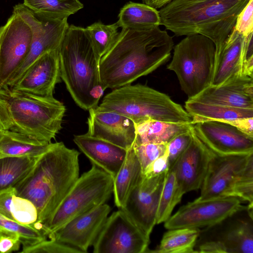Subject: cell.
Listing matches in <instances>:
<instances>
[{
  "instance_id": "6da1fadb",
  "label": "cell",
  "mask_w": 253,
  "mask_h": 253,
  "mask_svg": "<svg viewBox=\"0 0 253 253\" xmlns=\"http://www.w3.org/2000/svg\"><path fill=\"white\" fill-rule=\"evenodd\" d=\"M173 46L172 37L159 27L122 29L99 61L104 90L130 84L152 73L169 59Z\"/></svg>"
},
{
  "instance_id": "7a4b0ae2",
  "label": "cell",
  "mask_w": 253,
  "mask_h": 253,
  "mask_svg": "<svg viewBox=\"0 0 253 253\" xmlns=\"http://www.w3.org/2000/svg\"><path fill=\"white\" fill-rule=\"evenodd\" d=\"M80 152L62 142L53 143L13 187L16 194L31 201L37 208L39 222L51 218L79 177Z\"/></svg>"
},
{
  "instance_id": "3957f363",
  "label": "cell",
  "mask_w": 253,
  "mask_h": 253,
  "mask_svg": "<svg viewBox=\"0 0 253 253\" xmlns=\"http://www.w3.org/2000/svg\"><path fill=\"white\" fill-rule=\"evenodd\" d=\"M249 0H172L159 10L161 25L176 36H205L214 44L215 55Z\"/></svg>"
},
{
  "instance_id": "277c9868",
  "label": "cell",
  "mask_w": 253,
  "mask_h": 253,
  "mask_svg": "<svg viewBox=\"0 0 253 253\" xmlns=\"http://www.w3.org/2000/svg\"><path fill=\"white\" fill-rule=\"evenodd\" d=\"M61 80L76 104L88 111L104 90L97 55L85 28L69 25L58 48Z\"/></svg>"
},
{
  "instance_id": "5b68a950",
  "label": "cell",
  "mask_w": 253,
  "mask_h": 253,
  "mask_svg": "<svg viewBox=\"0 0 253 253\" xmlns=\"http://www.w3.org/2000/svg\"><path fill=\"white\" fill-rule=\"evenodd\" d=\"M64 104L4 87L0 89V128L51 143L62 128Z\"/></svg>"
},
{
  "instance_id": "8992f818",
  "label": "cell",
  "mask_w": 253,
  "mask_h": 253,
  "mask_svg": "<svg viewBox=\"0 0 253 253\" xmlns=\"http://www.w3.org/2000/svg\"><path fill=\"white\" fill-rule=\"evenodd\" d=\"M99 111L115 113L136 124L149 119L176 124H191L192 118L167 94L141 84L113 89L99 106Z\"/></svg>"
},
{
  "instance_id": "52a82bcc",
  "label": "cell",
  "mask_w": 253,
  "mask_h": 253,
  "mask_svg": "<svg viewBox=\"0 0 253 253\" xmlns=\"http://www.w3.org/2000/svg\"><path fill=\"white\" fill-rule=\"evenodd\" d=\"M215 54L213 42L201 35L187 36L174 46L167 69L175 73L188 99L211 85Z\"/></svg>"
},
{
  "instance_id": "ba28073f",
  "label": "cell",
  "mask_w": 253,
  "mask_h": 253,
  "mask_svg": "<svg viewBox=\"0 0 253 253\" xmlns=\"http://www.w3.org/2000/svg\"><path fill=\"white\" fill-rule=\"evenodd\" d=\"M113 193V179L92 164L83 173L60 204L49 221L43 225L48 237L71 219L103 205Z\"/></svg>"
},
{
  "instance_id": "9c48e42d",
  "label": "cell",
  "mask_w": 253,
  "mask_h": 253,
  "mask_svg": "<svg viewBox=\"0 0 253 253\" xmlns=\"http://www.w3.org/2000/svg\"><path fill=\"white\" fill-rule=\"evenodd\" d=\"M199 253H253V206L241 205L218 222L200 229Z\"/></svg>"
},
{
  "instance_id": "30bf717a",
  "label": "cell",
  "mask_w": 253,
  "mask_h": 253,
  "mask_svg": "<svg viewBox=\"0 0 253 253\" xmlns=\"http://www.w3.org/2000/svg\"><path fill=\"white\" fill-rule=\"evenodd\" d=\"M13 12L18 14L30 26L33 37L28 54L5 87H11L22 77L31 64L46 52L58 49L69 26L67 19H56L37 13L19 3Z\"/></svg>"
},
{
  "instance_id": "8fae6325",
  "label": "cell",
  "mask_w": 253,
  "mask_h": 253,
  "mask_svg": "<svg viewBox=\"0 0 253 253\" xmlns=\"http://www.w3.org/2000/svg\"><path fill=\"white\" fill-rule=\"evenodd\" d=\"M147 236L121 209L108 216L94 242V253H148Z\"/></svg>"
},
{
  "instance_id": "7c38bea8",
  "label": "cell",
  "mask_w": 253,
  "mask_h": 253,
  "mask_svg": "<svg viewBox=\"0 0 253 253\" xmlns=\"http://www.w3.org/2000/svg\"><path fill=\"white\" fill-rule=\"evenodd\" d=\"M32 37L29 25L14 12L0 27V89L6 86L27 57Z\"/></svg>"
},
{
  "instance_id": "4fadbf2b",
  "label": "cell",
  "mask_w": 253,
  "mask_h": 253,
  "mask_svg": "<svg viewBox=\"0 0 253 253\" xmlns=\"http://www.w3.org/2000/svg\"><path fill=\"white\" fill-rule=\"evenodd\" d=\"M238 198L222 196L207 199L198 198L183 206L165 222L167 229L204 228L221 220L242 205Z\"/></svg>"
},
{
  "instance_id": "5bb4252c",
  "label": "cell",
  "mask_w": 253,
  "mask_h": 253,
  "mask_svg": "<svg viewBox=\"0 0 253 253\" xmlns=\"http://www.w3.org/2000/svg\"><path fill=\"white\" fill-rule=\"evenodd\" d=\"M167 173L141 178L128 196L122 210L148 237L156 224L160 194Z\"/></svg>"
},
{
  "instance_id": "9a60e30c",
  "label": "cell",
  "mask_w": 253,
  "mask_h": 253,
  "mask_svg": "<svg viewBox=\"0 0 253 253\" xmlns=\"http://www.w3.org/2000/svg\"><path fill=\"white\" fill-rule=\"evenodd\" d=\"M198 138L215 155L227 156L253 153V137L225 122L211 121L193 124Z\"/></svg>"
},
{
  "instance_id": "2e32d148",
  "label": "cell",
  "mask_w": 253,
  "mask_h": 253,
  "mask_svg": "<svg viewBox=\"0 0 253 253\" xmlns=\"http://www.w3.org/2000/svg\"><path fill=\"white\" fill-rule=\"evenodd\" d=\"M111 211L106 204L77 216L48 236L49 239L73 247L83 253L93 245Z\"/></svg>"
},
{
  "instance_id": "e0dca14e",
  "label": "cell",
  "mask_w": 253,
  "mask_h": 253,
  "mask_svg": "<svg viewBox=\"0 0 253 253\" xmlns=\"http://www.w3.org/2000/svg\"><path fill=\"white\" fill-rule=\"evenodd\" d=\"M58 49L39 57L10 89L41 97H51L61 82Z\"/></svg>"
},
{
  "instance_id": "ac0fdd59",
  "label": "cell",
  "mask_w": 253,
  "mask_h": 253,
  "mask_svg": "<svg viewBox=\"0 0 253 253\" xmlns=\"http://www.w3.org/2000/svg\"><path fill=\"white\" fill-rule=\"evenodd\" d=\"M214 155L198 138L193 129L189 145L169 170L174 173L184 194L201 188Z\"/></svg>"
},
{
  "instance_id": "d6986e66",
  "label": "cell",
  "mask_w": 253,
  "mask_h": 253,
  "mask_svg": "<svg viewBox=\"0 0 253 253\" xmlns=\"http://www.w3.org/2000/svg\"><path fill=\"white\" fill-rule=\"evenodd\" d=\"M86 133L96 137L126 150L130 148L135 138L133 122L124 116L110 112L88 110Z\"/></svg>"
},
{
  "instance_id": "ffe728a7",
  "label": "cell",
  "mask_w": 253,
  "mask_h": 253,
  "mask_svg": "<svg viewBox=\"0 0 253 253\" xmlns=\"http://www.w3.org/2000/svg\"><path fill=\"white\" fill-rule=\"evenodd\" d=\"M189 99L206 103L253 109V79L247 76H235L219 85H210Z\"/></svg>"
},
{
  "instance_id": "44dd1931",
  "label": "cell",
  "mask_w": 253,
  "mask_h": 253,
  "mask_svg": "<svg viewBox=\"0 0 253 253\" xmlns=\"http://www.w3.org/2000/svg\"><path fill=\"white\" fill-rule=\"evenodd\" d=\"M253 153L247 155H214L201 187L200 199L226 196L233 180Z\"/></svg>"
},
{
  "instance_id": "7402d4cb",
  "label": "cell",
  "mask_w": 253,
  "mask_h": 253,
  "mask_svg": "<svg viewBox=\"0 0 253 253\" xmlns=\"http://www.w3.org/2000/svg\"><path fill=\"white\" fill-rule=\"evenodd\" d=\"M73 141L91 164L115 178L125 159L126 150L87 133L74 135Z\"/></svg>"
},
{
  "instance_id": "603a6c76",
  "label": "cell",
  "mask_w": 253,
  "mask_h": 253,
  "mask_svg": "<svg viewBox=\"0 0 253 253\" xmlns=\"http://www.w3.org/2000/svg\"><path fill=\"white\" fill-rule=\"evenodd\" d=\"M249 36L244 37L233 28L215 55L211 85H219L229 78L244 75L243 58Z\"/></svg>"
},
{
  "instance_id": "cb8c5ba5",
  "label": "cell",
  "mask_w": 253,
  "mask_h": 253,
  "mask_svg": "<svg viewBox=\"0 0 253 253\" xmlns=\"http://www.w3.org/2000/svg\"><path fill=\"white\" fill-rule=\"evenodd\" d=\"M135 138L133 145L168 144L176 135L190 130L193 124H176L149 119L134 124Z\"/></svg>"
},
{
  "instance_id": "d4e9b609",
  "label": "cell",
  "mask_w": 253,
  "mask_h": 253,
  "mask_svg": "<svg viewBox=\"0 0 253 253\" xmlns=\"http://www.w3.org/2000/svg\"><path fill=\"white\" fill-rule=\"evenodd\" d=\"M185 108L192 118L193 125L207 121L226 122L238 118L253 117V109L206 103L190 99L185 102Z\"/></svg>"
},
{
  "instance_id": "484cf974",
  "label": "cell",
  "mask_w": 253,
  "mask_h": 253,
  "mask_svg": "<svg viewBox=\"0 0 253 253\" xmlns=\"http://www.w3.org/2000/svg\"><path fill=\"white\" fill-rule=\"evenodd\" d=\"M142 177L139 162L132 147L127 150L125 159L113 179V194L116 207L122 208L132 189Z\"/></svg>"
},
{
  "instance_id": "4316f807",
  "label": "cell",
  "mask_w": 253,
  "mask_h": 253,
  "mask_svg": "<svg viewBox=\"0 0 253 253\" xmlns=\"http://www.w3.org/2000/svg\"><path fill=\"white\" fill-rule=\"evenodd\" d=\"M52 144V142L41 141L20 133L3 130L0 137V157H39Z\"/></svg>"
},
{
  "instance_id": "83f0119b",
  "label": "cell",
  "mask_w": 253,
  "mask_h": 253,
  "mask_svg": "<svg viewBox=\"0 0 253 253\" xmlns=\"http://www.w3.org/2000/svg\"><path fill=\"white\" fill-rule=\"evenodd\" d=\"M117 25L122 29L143 30L161 25L159 11L148 5L129 1L120 10Z\"/></svg>"
},
{
  "instance_id": "f1b7e54d",
  "label": "cell",
  "mask_w": 253,
  "mask_h": 253,
  "mask_svg": "<svg viewBox=\"0 0 253 253\" xmlns=\"http://www.w3.org/2000/svg\"><path fill=\"white\" fill-rule=\"evenodd\" d=\"M199 232V228L168 229L164 234L159 245L149 253H193Z\"/></svg>"
},
{
  "instance_id": "f546056e",
  "label": "cell",
  "mask_w": 253,
  "mask_h": 253,
  "mask_svg": "<svg viewBox=\"0 0 253 253\" xmlns=\"http://www.w3.org/2000/svg\"><path fill=\"white\" fill-rule=\"evenodd\" d=\"M39 157H0V190L13 187L30 171Z\"/></svg>"
},
{
  "instance_id": "4dcf8cb0",
  "label": "cell",
  "mask_w": 253,
  "mask_h": 253,
  "mask_svg": "<svg viewBox=\"0 0 253 253\" xmlns=\"http://www.w3.org/2000/svg\"><path fill=\"white\" fill-rule=\"evenodd\" d=\"M23 3L35 13L56 19H67L84 7L79 0H24Z\"/></svg>"
},
{
  "instance_id": "1f68e13d",
  "label": "cell",
  "mask_w": 253,
  "mask_h": 253,
  "mask_svg": "<svg viewBox=\"0 0 253 253\" xmlns=\"http://www.w3.org/2000/svg\"><path fill=\"white\" fill-rule=\"evenodd\" d=\"M184 194L179 187L174 173L169 170L166 175L156 213V224L166 221Z\"/></svg>"
},
{
  "instance_id": "d6a6232c",
  "label": "cell",
  "mask_w": 253,
  "mask_h": 253,
  "mask_svg": "<svg viewBox=\"0 0 253 253\" xmlns=\"http://www.w3.org/2000/svg\"><path fill=\"white\" fill-rule=\"evenodd\" d=\"M6 217L43 231L42 225L39 222L38 211L34 204L16 194L8 201Z\"/></svg>"
},
{
  "instance_id": "836d02e7",
  "label": "cell",
  "mask_w": 253,
  "mask_h": 253,
  "mask_svg": "<svg viewBox=\"0 0 253 253\" xmlns=\"http://www.w3.org/2000/svg\"><path fill=\"white\" fill-rule=\"evenodd\" d=\"M117 23L105 25L99 21L87 26L85 29L92 44L100 59L112 46L119 32Z\"/></svg>"
},
{
  "instance_id": "e575fe53",
  "label": "cell",
  "mask_w": 253,
  "mask_h": 253,
  "mask_svg": "<svg viewBox=\"0 0 253 253\" xmlns=\"http://www.w3.org/2000/svg\"><path fill=\"white\" fill-rule=\"evenodd\" d=\"M226 196L238 198L253 206V155L235 177Z\"/></svg>"
},
{
  "instance_id": "d590c367",
  "label": "cell",
  "mask_w": 253,
  "mask_h": 253,
  "mask_svg": "<svg viewBox=\"0 0 253 253\" xmlns=\"http://www.w3.org/2000/svg\"><path fill=\"white\" fill-rule=\"evenodd\" d=\"M0 229L18 233L23 247L30 246L47 239L44 232L33 227L26 226L0 213Z\"/></svg>"
},
{
  "instance_id": "8d00e7d4",
  "label": "cell",
  "mask_w": 253,
  "mask_h": 253,
  "mask_svg": "<svg viewBox=\"0 0 253 253\" xmlns=\"http://www.w3.org/2000/svg\"><path fill=\"white\" fill-rule=\"evenodd\" d=\"M167 144L144 143L132 147L141 166L142 174L155 160L165 154Z\"/></svg>"
},
{
  "instance_id": "74e56055",
  "label": "cell",
  "mask_w": 253,
  "mask_h": 253,
  "mask_svg": "<svg viewBox=\"0 0 253 253\" xmlns=\"http://www.w3.org/2000/svg\"><path fill=\"white\" fill-rule=\"evenodd\" d=\"M23 253H83L79 250L55 239L44 240L36 244L23 247Z\"/></svg>"
},
{
  "instance_id": "f35d334b",
  "label": "cell",
  "mask_w": 253,
  "mask_h": 253,
  "mask_svg": "<svg viewBox=\"0 0 253 253\" xmlns=\"http://www.w3.org/2000/svg\"><path fill=\"white\" fill-rule=\"evenodd\" d=\"M193 129V125L190 130L176 135L167 144L169 170L189 145L192 139Z\"/></svg>"
},
{
  "instance_id": "ab89813d",
  "label": "cell",
  "mask_w": 253,
  "mask_h": 253,
  "mask_svg": "<svg viewBox=\"0 0 253 253\" xmlns=\"http://www.w3.org/2000/svg\"><path fill=\"white\" fill-rule=\"evenodd\" d=\"M234 28L244 37L253 33V0H250L239 13Z\"/></svg>"
},
{
  "instance_id": "60d3db41",
  "label": "cell",
  "mask_w": 253,
  "mask_h": 253,
  "mask_svg": "<svg viewBox=\"0 0 253 253\" xmlns=\"http://www.w3.org/2000/svg\"><path fill=\"white\" fill-rule=\"evenodd\" d=\"M20 235L14 231L0 229V253H9L19 250L20 246Z\"/></svg>"
},
{
  "instance_id": "b9f144b4",
  "label": "cell",
  "mask_w": 253,
  "mask_h": 253,
  "mask_svg": "<svg viewBox=\"0 0 253 253\" xmlns=\"http://www.w3.org/2000/svg\"><path fill=\"white\" fill-rule=\"evenodd\" d=\"M169 170L167 150L164 154L153 161L142 175L146 177H154L167 173Z\"/></svg>"
},
{
  "instance_id": "7bdbcfd3",
  "label": "cell",
  "mask_w": 253,
  "mask_h": 253,
  "mask_svg": "<svg viewBox=\"0 0 253 253\" xmlns=\"http://www.w3.org/2000/svg\"><path fill=\"white\" fill-rule=\"evenodd\" d=\"M223 122L231 125L242 132L253 137V117L238 118Z\"/></svg>"
},
{
  "instance_id": "ee69618b",
  "label": "cell",
  "mask_w": 253,
  "mask_h": 253,
  "mask_svg": "<svg viewBox=\"0 0 253 253\" xmlns=\"http://www.w3.org/2000/svg\"><path fill=\"white\" fill-rule=\"evenodd\" d=\"M172 0H142L143 3L155 9H160Z\"/></svg>"
},
{
  "instance_id": "f6af8a7d",
  "label": "cell",
  "mask_w": 253,
  "mask_h": 253,
  "mask_svg": "<svg viewBox=\"0 0 253 253\" xmlns=\"http://www.w3.org/2000/svg\"><path fill=\"white\" fill-rule=\"evenodd\" d=\"M3 130H2V129H1L0 128V136L1 135V134H2V132H3Z\"/></svg>"
}]
</instances>
